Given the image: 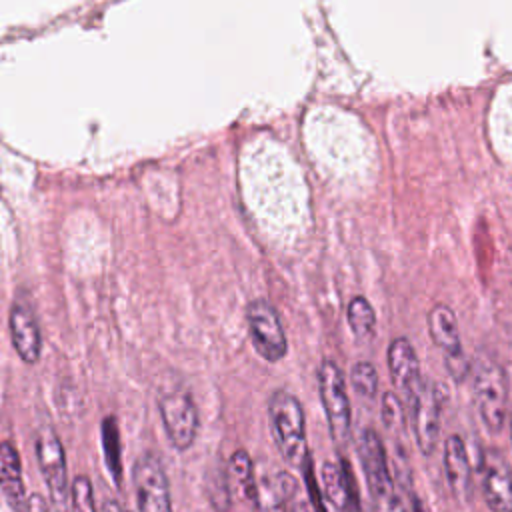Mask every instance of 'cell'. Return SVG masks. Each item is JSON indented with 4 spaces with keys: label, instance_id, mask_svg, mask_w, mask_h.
I'll list each match as a JSON object with an SVG mask.
<instances>
[{
    "label": "cell",
    "instance_id": "1",
    "mask_svg": "<svg viewBox=\"0 0 512 512\" xmlns=\"http://www.w3.org/2000/svg\"><path fill=\"white\" fill-rule=\"evenodd\" d=\"M268 420L280 456L290 466H300L310 456L306 444V418L302 404L286 390H276L268 400Z\"/></svg>",
    "mask_w": 512,
    "mask_h": 512
},
{
    "label": "cell",
    "instance_id": "4",
    "mask_svg": "<svg viewBox=\"0 0 512 512\" xmlns=\"http://www.w3.org/2000/svg\"><path fill=\"white\" fill-rule=\"evenodd\" d=\"M36 458L50 494L52 512H70V486L66 472V456L54 430L44 428L36 436Z\"/></svg>",
    "mask_w": 512,
    "mask_h": 512
},
{
    "label": "cell",
    "instance_id": "24",
    "mask_svg": "<svg viewBox=\"0 0 512 512\" xmlns=\"http://www.w3.org/2000/svg\"><path fill=\"white\" fill-rule=\"evenodd\" d=\"M292 512H318L310 500H296Z\"/></svg>",
    "mask_w": 512,
    "mask_h": 512
},
{
    "label": "cell",
    "instance_id": "20",
    "mask_svg": "<svg viewBox=\"0 0 512 512\" xmlns=\"http://www.w3.org/2000/svg\"><path fill=\"white\" fill-rule=\"evenodd\" d=\"M350 382L354 392L364 398L372 400L378 394V370L368 360H358L350 370Z\"/></svg>",
    "mask_w": 512,
    "mask_h": 512
},
{
    "label": "cell",
    "instance_id": "7",
    "mask_svg": "<svg viewBox=\"0 0 512 512\" xmlns=\"http://www.w3.org/2000/svg\"><path fill=\"white\" fill-rule=\"evenodd\" d=\"M406 404L410 406L416 446L424 456H430L436 450L440 438V398L434 382L422 378L416 392Z\"/></svg>",
    "mask_w": 512,
    "mask_h": 512
},
{
    "label": "cell",
    "instance_id": "22",
    "mask_svg": "<svg viewBox=\"0 0 512 512\" xmlns=\"http://www.w3.org/2000/svg\"><path fill=\"white\" fill-rule=\"evenodd\" d=\"M70 512H96L92 484L86 476H76L70 486Z\"/></svg>",
    "mask_w": 512,
    "mask_h": 512
},
{
    "label": "cell",
    "instance_id": "3",
    "mask_svg": "<svg viewBox=\"0 0 512 512\" xmlns=\"http://www.w3.org/2000/svg\"><path fill=\"white\" fill-rule=\"evenodd\" d=\"M318 392H320V402L324 406V414L328 420L330 436L336 446H344L350 438L352 410H350L346 378L340 366L330 358H324L318 366Z\"/></svg>",
    "mask_w": 512,
    "mask_h": 512
},
{
    "label": "cell",
    "instance_id": "11",
    "mask_svg": "<svg viewBox=\"0 0 512 512\" xmlns=\"http://www.w3.org/2000/svg\"><path fill=\"white\" fill-rule=\"evenodd\" d=\"M358 454H360V464H362L370 492L378 500H384L390 494H394V478L388 466L386 446L374 428L362 430L358 440Z\"/></svg>",
    "mask_w": 512,
    "mask_h": 512
},
{
    "label": "cell",
    "instance_id": "10",
    "mask_svg": "<svg viewBox=\"0 0 512 512\" xmlns=\"http://www.w3.org/2000/svg\"><path fill=\"white\" fill-rule=\"evenodd\" d=\"M482 498L490 512H512V466L500 450L480 454Z\"/></svg>",
    "mask_w": 512,
    "mask_h": 512
},
{
    "label": "cell",
    "instance_id": "25",
    "mask_svg": "<svg viewBox=\"0 0 512 512\" xmlns=\"http://www.w3.org/2000/svg\"><path fill=\"white\" fill-rule=\"evenodd\" d=\"M410 506H412V512H424V508L420 506V500L416 496H412V504Z\"/></svg>",
    "mask_w": 512,
    "mask_h": 512
},
{
    "label": "cell",
    "instance_id": "16",
    "mask_svg": "<svg viewBox=\"0 0 512 512\" xmlns=\"http://www.w3.org/2000/svg\"><path fill=\"white\" fill-rule=\"evenodd\" d=\"M228 480H230V488L232 492L244 500L250 506H258L260 502V490H258V482H256V474H254V464L252 458L246 450H236L230 456L228 462Z\"/></svg>",
    "mask_w": 512,
    "mask_h": 512
},
{
    "label": "cell",
    "instance_id": "17",
    "mask_svg": "<svg viewBox=\"0 0 512 512\" xmlns=\"http://www.w3.org/2000/svg\"><path fill=\"white\" fill-rule=\"evenodd\" d=\"M346 320L352 334L360 340H368L376 332V312L374 306L364 296H352L346 308Z\"/></svg>",
    "mask_w": 512,
    "mask_h": 512
},
{
    "label": "cell",
    "instance_id": "26",
    "mask_svg": "<svg viewBox=\"0 0 512 512\" xmlns=\"http://www.w3.org/2000/svg\"><path fill=\"white\" fill-rule=\"evenodd\" d=\"M510 440H512V414H510Z\"/></svg>",
    "mask_w": 512,
    "mask_h": 512
},
{
    "label": "cell",
    "instance_id": "5",
    "mask_svg": "<svg viewBox=\"0 0 512 512\" xmlns=\"http://www.w3.org/2000/svg\"><path fill=\"white\" fill-rule=\"evenodd\" d=\"M428 336L442 354L448 372L456 382H462L468 374V360L462 346L458 318L448 304H434L426 316Z\"/></svg>",
    "mask_w": 512,
    "mask_h": 512
},
{
    "label": "cell",
    "instance_id": "18",
    "mask_svg": "<svg viewBox=\"0 0 512 512\" xmlns=\"http://www.w3.org/2000/svg\"><path fill=\"white\" fill-rule=\"evenodd\" d=\"M102 448L106 468L116 484L122 482V446H120V430L114 416L102 420Z\"/></svg>",
    "mask_w": 512,
    "mask_h": 512
},
{
    "label": "cell",
    "instance_id": "9",
    "mask_svg": "<svg viewBox=\"0 0 512 512\" xmlns=\"http://www.w3.org/2000/svg\"><path fill=\"white\" fill-rule=\"evenodd\" d=\"M132 480L138 512H172L168 478L162 462L154 454H144L134 464Z\"/></svg>",
    "mask_w": 512,
    "mask_h": 512
},
{
    "label": "cell",
    "instance_id": "6",
    "mask_svg": "<svg viewBox=\"0 0 512 512\" xmlns=\"http://www.w3.org/2000/svg\"><path fill=\"white\" fill-rule=\"evenodd\" d=\"M246 324L256 352L268 362H280L288 352L286 332L276 308L258 298L246 306Z\"/></svg>",
    "mask_w": 512,
    "mask_h": 512
},
{
    "label": "cell",
    "instance_id": "23",
    "mask_svg": "<svg viewBox=\"0 0 512 512\" xmlns=\"http://www.w3.org/2000/svg\"><path fill=\"white\" fill-rule=\"evenodd\" d=\"M380 502H382V510L380 512H412V506H408L404 502V498L398 496L396 492L390 494L388 498L380 500Z\"/></svg>",
    "mask_w": 512,
    "mask_h": 512
},
{
    "label": "cell",
    "instance_id": "2",
    "mask_svg": "<svg viewBox=\"0 0 512 512\" xmlns=\"http://www.w3.org/2000/svg\"><path fill=\"white\" fill-rule=\"evenodd\" d=\"M472 398L486 430L498 434L508 416V374L498 360L484 358L474 364Z\"/></svg>",
    "mask_w": 512,
    "mask_h": 512
},
{
    "label": "cell",
    "instance_id": "12",
    "mask_svg": "<svg viewBox=\"0 0 512 512\" xmlns=\"http://www.w3.org/2000/svg\"><path fill=\"white\" fill-rule=\"evenodd\" d=\"M386 356H388V372H390L394 392L398 394L400 400L408 402L422 380L418 356L410 340L404 336H398L390 342Z\"/></svg>",
    "mask_w": 512,
    "mask_h": 512
},
{
    "label": "cell",
    "instance_id": "8",
    "mask_svg": "<svg viewBox=\"0 0 512 512\" xmlns=\"http://www.w3.org/2000/svg\"><path fill=\"white\" fill-rule=\"evenodd\" d=\"M158 408L170 444L176 450H188L194 444L200 426L192 398L184 392H170L160 398Z\"/></svg>",
    "mask_w": 512,
    "mask_h": 512
},
{
    "label": "cell",
    "instance_id": "19",
    "mask_svg": "<svg viewBox=\"0 0 512 512\" xmlns=\"http://www.w3.org/2000/svg\"><path fill=\"white\" fill-rule=\"evenodd\" d=\"M380 416H382L384 428L394 438V444H398V440L402 442L404 434H406V416H404V408H402V402L396 392H384Z\"/></svg>",
    "mask_w": 512,
    "mask_h": 512
},
{
    "label": "cell",
    "instance_id": "13",
    "mask_svg": "<svg viewBox=\"0 0 512 512\" xmlns=\"http://www.w3.org/2000/svg\"><path fill=\"white\" fill-rule=\"evenodd\" d=\"M444 476L452 496L458 502L472 500V466L466 452V444L458 434H450L444 440Z\"/></svg>",
    "mask_w": 512,
    "mask_h": 512
},
{
    "label": "cell",
    "instance_id": "21",
    "mask_svg": "<svg viewBox=\"0 0 512 512\" xmlns=\"http://www.w3.org/2000/svg\"><path fill=\"white\" fill-rule=\"evenodd\" d=\"M206 494H208L212 506L218 512H226L230 508L232 488H230V480H228V470L216 466L214 470L208 472V476H206Z\"/></svg>",
    "mask_w": 512,
    "mask_h": 512
},
{
    "label": "cell",
    "instance_id": "15",
    "mask_svg": "<svg viewBox=\"0 0 512 512\" xmlns=\"http://www.w3.org/2000/svg\"><path fill=\"white\" fill-rule=\"evenodd\" d=\"M0 490L14 512H26L28 498L22 480L20 456L8 442H0Z\"/></svg>",
    "mask_w": 512,
    "mask_h": 512
},
{
    "label": "cell",
    "instance_id": "14",
    "mask_svg": "<svg viewBox=\"0 0 512 512\" xmlns=\"http://www.w3.org/2000/svg\"><path fill=\"white\" fill-rule=\"evenodd\" d=\"M8 328H10L12 346L20 356V360H24L26 364L38 362L42 352V334L30 308L22 304L12 306L8 316Z\"/></svg>",
    "mask_w": 512,
    "mask_h": 512
}]
</instances>
